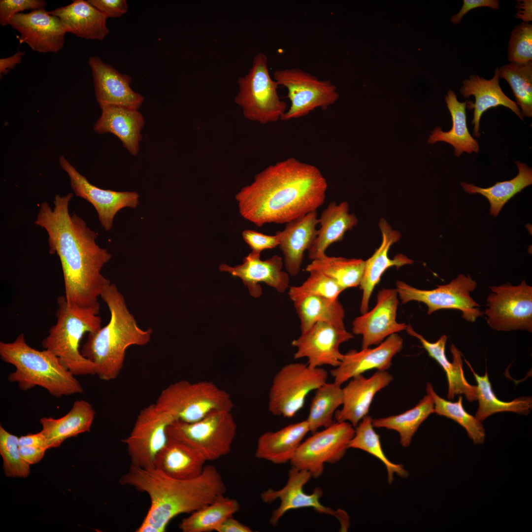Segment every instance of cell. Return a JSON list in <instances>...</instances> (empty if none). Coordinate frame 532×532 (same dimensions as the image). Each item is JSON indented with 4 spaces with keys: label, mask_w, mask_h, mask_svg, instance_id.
<instances>
[{
    "label": "cell",
    "mask_w": 532,
    "mask_h": 532,
    "mask_svg": "<svg viewBox=\"0 0 532 532\" xmlns=\"http://www.w3.org/2000/svg\"><path fill=\"white\" fill-rule=\"evenodd\" d=\"M73 194H57L51 208L41 203L34 224L47 232L49 252L56 254L63 273L65 297L72 304L99 312V298L110 283L101 274L111 255L96 242V233L76 214L69 213Z\"/></svg>",
    "instance_id": "obj_1"
},
{
    "label": "cell",
    "mask_w": 532,
    "mask_h": 532,
    "mask_svg": "<svg viewBox=\"0 0 532 532\" xmlns=\"http://www.w3.org/2000/svg\"><path fill=\"white\" fill-rule=\"evenodd\" d=\"M328 186L318 167L290 157L257 173L235 198L240 215L256 226L286 224L316 211Z\"/></svg>",
    "instance_id": "obj_2"
},
{
    "label": "cell",
    "mask_w": 532,
    "mask_h": 532,
    "mask_svg": "<svg viewBox=\"0 0 532 532\" xmlns=\"http://www.w3.org/2000/svg\"><path fill=\"white\" fill-rule=\"evenodd\" d=\"M121 485L145 492L151 504L143 522L157 532H164L176 516L192 513L213 502L226 491L223 478L216 467L205 466L202 473L190 479L170 477L155 467L131 465L120 479Z\"/></svg>",
    "instance_id": "obj_3"
},
{
    "label": "cell",
    "mask_w": 532,
    "mask_h": 532,
    "mask_svg": "<svg viewBox=\"0 0 532 532\" xmlns=\"http://www.w3.org/2000/svg\"><path fill=\"white\" fill-rule=\"evenodd\" d=\"M100 297L109 309L110 320L105 326L88 333L81 352L95 365L96 375L101 380L109 381L119 375L127 349L132 345L149 343L153 331L150 328L143 330L138 326L115 284L109 283Z\"/></svg>",
    "instance_id": "obj_4"
},
{
    "label": "cell",
    "mask_w": 532,
    "mask_h": 532,
    "mask_svg": "<svg viewBox=\"0 0 532 532\" xmlns=\"http://www.w3.org/2000/svg\"><path fill=\"white\" fill-rule=\"evenodd\" d=\"M0 357L15 370L8 376L10 382L28 391L36 386L56 398L83 392L79 381L50 351L36 350L27 343L23 333L11 342H0Z\"/></svg>",
    "instance_id": "obj_5"
},
{
    "label": "cell",
    "mask_w": 532,
    "mask_h": 532,
    "mask_svg": "<svg viewBox=\"0 0 532 532\" xmlns=\"http://www.w3.org/2000/svg\"><path fill=\"white\" fill-rule=\"evenodd\" d=\"M57 303V321L42 341L43 348L57 356L74 375H96L95 365L82 355L79 347L86 333L101 327L99 312L70 304L64 295L58 298Z\"/></svg>",
    "instance_id": "obj_6"
},
{
    "label": "cell",
    "mask_w": 532,
    "mask_h": 532,
    "mask_svg": "<svg viewBox=\"0 0 532 532\" xmlns=\"http://www.w3.org/2000/svg\"><path fill=\"white\" fill-rule=\"evenodd\" d=\"M154 404L174 421L187 423L198 421L214 411H232L233 407L229 394L212 382L185 380L165 388Z\"/></svg>",
    "instance_id": "obj_7"
},
{
    "label": "cell",
    "mask_w": 532,
    "mask_h": 532,
    "mask_svg": "<svg viewBox=\"0 0 532 532\" xmlns=\"http://www.w3.org/2000/svg\"><path fill=\"white\" fill-rule=\"evenodd\" d=\"M237 82L239 90L234 100L245 118L262 124L281 120L287 105L278 94V85L270 77L265 53L255 56L248 72Z\"/></svg>",
    "instance_id": "obj_8"
},
{
    "label": "cell",
    "mask_w": 532,
    "mask_h": 532,
    "mask_svg": "<svg viewBox=\"0 0 532 532\" xmlns=\"http://www.w3.org/2000/svg\"><path fill=\"white\" fill-rule=\"evenodd\" d=\"M231 412L214 411L193 423L174 421L167 427V437L188 445L206 461L217 460L230 452L236 435Z\"/></svg>",
    "instance_id": "obj_9"
},
{
    "label": "cell",
    "mask_w": 532,
    "mask_h": 532,
    "mask_svg": "<svg viewBox=\"0 0 532 532\" xmlns=\"http://www.w3.org/2000/svg\"><path fill=\"white\" fill-rule=\"evenodd\" d=\"M327 371L307 364L292 363L274 375L268 395L269 411L275 416L290 418L304 406L308 395L327 382Z\"/></svg>",
    "instance_id": "obj_10"
},
{
    "label": "cell",
    "mask_w": 532,
    "mask_h": 532,
    "mask_svg": "<svg viewBox=\"0 0 532 532\" xmlns=\"http://www.w3.org/2000/svg\"><path fill=\"white\" fill-rule=\"evenodd\" d=\"M273 79L287 90L290 106L281 118L289 121L305 116L320 108L327 110L339 98L336 86L327 79L316 76L299 68L278 69Z\"/></svg>",
    "instance_id": "obj_11"
},
{
    "label": "cell",
    "mask_w": 532,
    "mask_h": 532,
    "mask_svg": "<svg viewBox=\"0 0 532 532\" xmlns=\"http://www.w3.org/2000/svg\"><path fill=\"white\" fill-rule=\"evenodd\" d=\"M476 287V282L469 275L460 274L449 283L432 290L419 289L399 280L396 289L402 304L410 301L423 302L429 315L440 309L459 310L464 319L474 322L483 314L480 305L470 296Z\"/></svg>",
    "instance_id": "obj_12"
},
{
    "label": "cell",
    "mask_w": 532,
    "mask_h": 532,
    "mask_svg": "<svg viewBox=\"0 0 532 532\" xmlns=\"http://www.w3.org/2000/svg\"><path fill=\"white\" fill-rule=\"evenodd\" d=\"M484 311L489 326L498 331L532 332V287L525 280L490 287Z\"/></svg>",
    "instance_id": "obj_13"
},
{
    "label": "cell",
    "mask_w": 532,
    "mask_h": 532,
    "mask_svg": "<svg viewBox=\"0 0 532 532\" xmlns=\"http://www.w3.org/2000/svg\"><path fill=\"white\" fill-rule=\"evenodd\" d=\"M354 434L350 423L338 421L313 433L299 445L290 462L292 466L308 471L312 477H319L326 463L334 464L343 458Z\"/></svg>",
    "instance_id": "obj_14"
},
{
    "label": "cell",
    "mask_w": 532,
    "mask_h": 532,
    "mask_svg": "<svg viewBox=\"0 0 532 532\" xmlns=\"http://www.w3.org/2000/svg\"><path fill=\"white\" fill-rule=\"evenodd\" d=\"M174 421L158 410L154 403L141 409L129 435L124 439L131 465L154 467L155 458L167 440L166 430Z\"/></svg>",
    "instance_id": "obj_15"
},
{
    "label": "cell",
    "mask_w": 532,
    "mask_h": 532,
    "mask_svg": "<svg viewBox=\"0 0 532 532\" xmlns=\"http://www.w3.org/2000/svg\"><path fill=\"white\" fill-rule=\"evenodd\" d=\"M354 336L345 328L318 322L293 340L291 344L297 348L295 359H307V365L312 368L324 365L337 366L343 358L340 345Z\"/></svg>",
    "instance_id": "obj_16"
},
{
    "label": "cell",
    "mask_w": 532,
    "mask_h": 532,
    "mask_svg": "<svg viewBox=\"0 0 532 532\" xmlns=\"http://www.w3.org/2000/svg\"><path fill=\"white\" fill-rule=\"evenodd\" d=\"M312 477L307 471L292 466L289 471L286 484L278 490L269 489L261 495L262 500L266 503L272 502L277 499L280 500L278 507L272 512L269 522L276 526L285 513L291 509L311 507L317 512L336 517L342 522L347 520V516L342 511H334L326 507L320 501L323 492L322 490L316 488L311 494L305 493L303 486Z\"/></svg>",
    "instance_id": "obj_17"
},
{
    "label": "cell",
    "mask_w": 532,
    "mask_h": 532,
    "mask_svg": "<svg viewBox=\"0 0 532 532\" xmlns=\"http://www.w3.org/2000/svg\"><path fill=\"white\" fill-rule=\"evenodd\" d=\"M61 167L67 173L75 195L91 203L96 209L101 225L106 231L113 227L115 215L121 209L135 208L139 195L135 192H117L103 190L91 184L62 155L59 158Z\"/></svg>",
    "instance_id": "obj_18"
},
{
    "label": "cell",
    "mask_w": 532,
    "mask_h": 532,
    "mask_svg": "<svg viewBox=\"0 0 532 532\" xmlns=\"http://www.w3.org/2000/svg\"><path fill=\"white\" fill-rule=\"evenodd\" d=\"M399 296L396 289L382 288L375 306L353 321L352 332L362 336V349L377 345L394 333L405 330L406 324L397 321Z\"/></svg>",
    "instance_id": "obj_19"
},
{
    "label": "cell",
    "mask_w": 532,
    "mask_h": 532,
    "mask_svg": "<svg viewBox=\"0 0 532 532\" xmlns=\"http://www.w3.org/2000/svg\"><path fill=\"white\" fill-rule=\"evenodd\" d=\"M10 25L20 33L19 44L26 43L34 52L56 53L64 47L66 32L60 19L44 8L18 13Z\"/></svg>",
    "instance_id": "obj_20"
},
{
    "label": "cell",
    "mask_w": 532,
    "mask_h": 532,
    "mask_svg": "<svg viewBox=\"0 0 532 532\" xmlns=\"http://www.w3.org/2000/svg\"><path fill=\"white\" fill-rule=\"evenodd\" d=\"M403 344L402 338L398 333H394L374 348L348 351L343 354L339 365L330 371L334 382L341 385L373 369L387 371L392 366L394 357L402 350Z\"/></svg>",
    "instance_id": "obj_21"
},
{
    "label": "cell",
    "mask_w": 532,
    "mask_h": 532,
    "mask_svg": "<svg viewBox=\"0 0 532 532\" xmlns=\"http://www.w3.org/2000/svg\"><path fill=\"white\" fill-rule=\"evenodd\" d=\"M260 257L261 254L251 252L243 258L242 264L232 267L223 264L219 269L222 272H227L240 278L248 288L250 294L255 298L262 295L259 284L262 282L279 293L285 292L289 288V278L288 272L282 270V258L274 255L262 260Z\"/></svg>",
    "instance_id": "obj_22"
},
{
    "label": "cell",
    "mask_w": 532,
    "mask_h": 532,
    "mask_svg": "<svg viewBox=\"0 0 532 532\" xmlns=\"http://www.w3.org/2000/svg\"><path fill=\"white\" fill-rule=\"evenodd\" d=\"M91 68L96 97L100 106L112 105L138 110L144 98L130 87L131 77L122 74L98 56H91Z\"/></svg>",
    "instance_id": "obj_23"
},
{
    "label": "cell",
    "mask_w": 532,
    "mask_h": 532,
    "mask_svg": "<svg viewBox=\"0 0 532 532\" xmlns=\"http://www.w3.org/2000/svg\"><path fill=\"white\" fill-rule=\"evenodd\" d=\"M393 380V376L387 371L379 370L368 378L361 374L351 379L342 388V407L335 412L336 421L348 422L355 428L367 415L376 393Z\"/></svg>",
    "instance_id": "obj_24"
},
{
    "label": "cell",
    "mask_w": 532,
    "mask_h": 532,
    "mask_svg": "<svg viewBox=\"0 0 532 532\" xmlns=\"http://www.w3.org/2000/svg\"><path fill=\"white\" fill-rule=\"evenodd\" d=\"M379 227L382 234L381 244L374 254L365 261L364 271L359 286L362 291L360 309L362 314L368 311L373 291L387 269L392 266L399 268L404 265H411L414 262L401 254L397 255L393 259L389 258L388 252L390 247L399 240L401 235L398 231L393 230L383 218L380 220Z\"/></svg>",
    "instance_id": "obj_25"
},
{
    "label": "cell",
    "mask_w": 532,
    "mask_h": 532,
    "mask_svg": "<svg viewBox=\"0 0 532 532\" xmlns=\"http://www.w3.org/2000/svg\"><path fill=\"white\" fill-rule=\"evenodd\" d=\"M499 68H496L494 76L491 79H486L478 75L472 74L468 79L462 81L460 89L461 95L465 98L474 96L475 102H467L466 107L474 109L471 124L474 125L473 135L479 137L480 120L484 112L492 107L503 106L514 112L521 120L524 117L515 101L509 99L502 91L499 84Z\"/></svg>",
    "instance_id": "obj_26"
},
{
    "label": "cell",
    "mask_w": 532,
    "mask_h": 532,
    "mask_svg": "<svg viewBox=\"0 0 532 532\" xmlns=\"http://www.w3.org/2000/svg\"><path fill=\"white\" fill-rule=\"evenodd\" d=\"M318 224L315 211L286 223L284 230L275 233L279 236L278 246L290 275L295 276L300 272L304 253L310 249L317 236L316 227Z\"/></svg>",
    "instance_id": "obj_27"
},
{
    "label": "cell",
    "mask_w": 532,
    "mask_h": 532,
    "mask_svg": "<svg viewBox=\"0 0 532 532\" xmlns=\"http://www.w3.org/2000/svg\"><path fill=\"white\" fill-rule=\"evenodd\" d=\"M405 331L410 335L417 338L429 356L435 360L445 371L448 382L447 398L453 400L455 396L464 395L469 402L477 400L476 386L470 384L465 378L463 367L462 353L454 345L450 346L453 362H450L445 354L447 336L443 334L434 342L426 340L416 332L410 325Z\"/></svg>",
    "instance_id": "obj_28"
},
{
    "label": "cell",
    "mask_w": 532,
    "mask_h": 532,
    "mask_svg": "<svg viewBox=\"0 0 532 532\" xmlns=\"http://www.w3.org/2000/svg\"><path fill=\"white\" fill-rule=\"evenodd\" d=\"M100 107L101 114L94 125V131L101 134H114L132 155H137L145 123L141 113L138 110L120 106L105 105Z\"/></svg>",
    "instance_id": "obj_29"
},
{
    "label": "cell",
    "mask_w": 532,
    "mask_h": 532,
    "mask_svg": "<svg viewBox=\"0 0 532 532\" xmlns=\"http://www.w3.org/2000/svg\"><path fill=\"white\" fill-rule=\"evenodd\" d=\"M49 12L60 19L66 33L78 37L101 41L109 33L107 18L88 0H74Z\"/></svg>",
    "instance_id": "obj_30"
},
{
    "label": "cell",
    "mask_w": 532,
    "mask_h": 532,
    "mask_svg": "<svg viewBox=\"0 0 532 532\" xmlns=\"http://www.w3.org/2000/svg\"><path fill=\"white\" fill-rule=\"evenodd\" d=\"M358 222L356 215L349 213L346 201L339 204L334 201L330 202L319 219L320 228L308 250L309 258L312 261L326 256L327 248L333 243L342 240L345 233L355 226Z\"/></svg>",
    "instance_id": "obj_31"
},
{
    "label": "cell",
    "mask_w": 532,
    "mask_h": 532,
    "mask_svg": "<svg viewBox=\"0 0 532 532\" xmlns=\"http://www.w3.org/2000/svg\"><path fill=\"white\" fill-rule=\"evenodd\" d=\"M309 432L305 420L275 432H266L258 438L255 457L275 464L290 462Z\"/></svg>",
    "instance_id": "obj_32"
},
{
    "label": "cell",
    "mask_w": 532,
    "mask_h": 532,
    "mask_svg": "<svg viewBox=\"0 0 532 532\" xmlns=\"http://www.w3.org/2000/svg\"><path fill=\"white\" fill-rule=\"evenodd\" d=\"M96 412L88 401L80 399L74 402L69 411L58 419L43 417L40 419L41 432L48 441L50 448H56L67 438L89 432Z\"/></svg>",
    "instance_id": "obj_33"
},
{
    "label": "cell",
    "mask_w": 532,
    "mask_h": 532,
    "mask_svg": "<svg viewBox=\"0 0 532 532\" xmlns=\"http://www.w3.org/2000/svg\"><path fill=\"white\" fill-rule=\"evenodd\" d=\"M206 462L188 445L167 437L166 444L155 458L154 467L176 479H190L202 473Z\"/></svg>",
    "instance_id": "obj_34"
},
{
    "label": "cell",
    "mask_w": 532,
    "mask_h": 532,
    "mask_svg": "<svg viewBox=\"0 0 532 532\" xmlns=\"http://www.w3.org/2000/svg\"><path fill=\"white\" fill-rule=\"evenodd\" d=\"M447 106L450 113L452 127L448 132H443L437 127L431 133L428 142L433 144L437 141L449 143L454 148V155L460 157L464 152L471 154L479 151V145L468 131L466 124V107L467 101L460 102L457 95L449 90L445 98Z\"/></svg>",
    "instance_id": "obj_35"
},
{
    "label": "cell",
    "mask_w": 532,
    "mask_h": 532,
    "mask_svg": "<svg viewBox=\"0 0 532 532\" xmlns=\"http://www.w3.org/2000/svg\"><path fill=\"white\" fill-rule=\"evenodd\" d=\"M518 174L513 178L501 182L488 188H481L473 184L464 182L461 185L465 191L470 194H479L488 200L490 213L496 217L505 204L516 194L532 184V169L527 165L519 161L515 162Z\"/></svg>",
    "instance_id": "obj_36"
},
{
    "label": "cell",
    "mask_w": 532,
    "mask_h": 532,
    "mask_svg": "<svg viewBox=\"0 0 532 532\" xmlns=\"http://www.w3.org/2000/svg\"><path fill=\"white\" fill-rule=\"evenodd\" d=\"M300 322L301 332H304L318 322L345 328V312L338 299L309 296L293 301Z\"/></svg>",
    "instance_id": "obj_37"
},
{
    "label": "cell",
    "mask_w": 532,
    "mask_h": 532,
    "mask_svg": "<svg viewBox=\"0 0 532 532\" xmlns=\"http://www.w3.org/2000/svg\"><path fill=\"white\" fill-rule=\"evenodd\" d=\"M466 364L472 371L477 382L476 395L478 407L475 417L482 422L489 416L500 412H513L528 415L532 408V399L530 397L516 398L510 401H504L498 399L494 393L489 380L488 372L480 376L477 374L468 362Z\"/></svg>",
    "instance_id": "obj_38"
},
{
    "label": "cell",
    "mask_w": 532,
    "mask_h": 532,
    "mask_svg": "<svg viewBox=\"0 0 532 532\" xmlns=\"http://www.w3.org/2000/svg\"><path fill=\"white\" fill-rule=\"evenodd\" d=\"M434 413V402L432 397L427 394L411 409L395 415L372 419L374 428H384L397 432L400 443L404 447H408L413 436L423 423Z\"/></svg>",
    "instance_id": "obj_39"
},
{
    "label": "cell",
    "mask_w": 532,
    "mask_h": 532,
    "mask_svg": "<svg viewBox=\"0 0 532 532\" xmlns=\"http://www.w3.org/2000/svg\"><path fill=\"white\" fill-rule=\"evenodd\" d=\"M239 509L236 499L223 495L184 518L179 527L183 532L216 531L225 520Z\"/></svg>",
    "instance_id": "obj_40"
},
{
    "label": "cell",
    "mask_w": 532,
    "mask_h": 532,
    "mask_svg": "<svg viewBox=\"0 0 532 532\" xmlns=\"http://www.w3.org/2000/svg\"><path fill=\"white\" fill-rule=\"evenodd\" d=\"M335 382H326L315 391L306 419L312 433L323 427L327 428L334 422L333 417L343 403V389Z\"/></svg>",
    "instance_id": "obj_41"
},
{
    "label": "cell",
    "mask_w": 532,
    "mask_h": 532,
    "mask_svg": "<svg viewBox=\"0 0 532 532\" xmlns=\"http://www.w3.org/2000/svg\"><path fill=\"white\" fill-rule=\"evenodd\" d=\"M365 261L341 257H325L311 261L305 270H316L336 282L344 290L359 286Z\"/></svg>",
    "instance_id": "obj_42"
},
{
    "label": "cell",
    "mask_w": 532,
    "mask_h": 532,
    "mask_svg": "<svg viewBox=\"0 0 532 532\" xmlns=\"http://www.w3.org/2000/svg\"><path fill=\"white\" fill-rule=\"evenodd\" d=\"M372 419L367 415L355 428V434L349 443V448L362 450L379 460L386 467L389 483H392L395 474L401 478H406L409 473L403 466L392 462L384 453L380 436L374 430Z\"/></svg>",
    "instance_id": "obj_43"
},
{
    "label": "cell",
    "mask_w": 532,
    "mask_h": 532,
    "mask_svg": "<svg viewBox=\"0 0 532 532\" xmlns=\"http://www.w3.org/2000/svg\"><path fill=\"white\" fill-rule=\"evenodd\" d=\"M426 392L433 399L434 413L445 416L458 423L466 430L474 444L483 443L485 438V428L481 421L464 409L462 396H460L455 402L446 400L436 393L430 383L427 384Z\"/></svg>",
    "instance_id": "obj_44"
},
{
    "label": "cell",
    "mask_w": 532,
    "mask_h": 532,
    "mask_svg": "<svg viewBox=\"0 0 532 532\" xmlns=\"http://www.w3.org/2000/svg\"><path fill=\"white\" fill-rule=\"evenodd\" d=\"M499 68V78L509 84L522 116L532 117V61L510 63Z\"/></svg>",
    "instance_id": "obj_45"
},
{
    "label": "cell",
    "mask_w": 532,
    "mask_h": 532,
    "mask_svg": "<svg viewBox=\"0 0 532 532\" xmlns=\"http://www.w3.org/2000/svg\"><path fill=\"white\" fill-rule=\"evenodd\" d=\"M308 272L309 276L301 285L289 288L288 294L293 301L309 296L335 299L344 290L334 280L320 272L311 270Z\"/></svg>",
    "instance_id": "obj_46"
},
{
    "label": "cell",
    "mask_w": 532,
    "mask_h": 532,
    "mask_svg": "<svg viewBox=\"0 0 532 532\" xmlns=\"http://www.w3.org/2000/svg\"><path fill=\"white\" fill-rule=\"evenodd\" d=\"M18 439L0 426V454L4 473L7 477L25 478L30 474V465L20 454Z\"/></svg>",
    "instance_id": "obj_47"
},
{
    "label": "cell",
    "mask_w": 532,
    "mask_h": 532,
    "mask_svg": "<svg viewBox=\"0 0 532 532\" xmlns=\"http://www.w3.org/2000/svg\"><path fill=\"white\" fill-rule=\"evenodd\" d=\"M508 60L523 64L532 61V24L522 22L512 31L509 40Z\"/></svg>",
    "instance_id": "obj_48"
},
{
    "label": "cell",
    "mask_w": 532,
    "mask_h": 532,
    "mask_svg": "<svg viewBox=\"0 0 532 532\" xmlns=\"http://www.w3.org/2000/svg\"><path fill=\"white\" fill-rule=\"evenodd\" d=\"M46 4L43 0H0V25H9L11 19L20 12L44 8Z\"/></svg>",
    "instance_id": "obj_49"
},
{
    "label": "cell",
    "mask_w": 532,
    "mask_h": 532,
    "mask_svg": "<svg viewBox=\"0 0 532 532\" xmlns=\"http://www.w3.org/2000/svg\"><path fill=\"white\" fill-rule=\"evenodd\" d=\"M245 242L252 252L260 253L265 250L271 249L278 246L280 243L279 235H266L254 230H246L242 233Z\"/></svg>",
    "instance_id": "obj_50"
},
{
    "label": "cell",
    "mask_w": 532,
    "mask_h": 532,
    "mask_svg": "<svg viewBox=\"0 0 532 532\" xmlns=\"http://www.w3.org/2000/svg\"><path fill=\"white\" fill-rule=\"evenodd\" d=\"M88 2L107 18L119 17L128 11L126 0H88Z\"/></svg>",
    "instance_id": "obj_51"
},
{
    "label": "cell",
    "mask_w": 532,
    "mask_h": 532,
    "mask_svg": "<svg viewBox=\"0 0 532 532\" xmlns=\"http://www.w3.org/2000/svg\"><path fill=\"white\" fill-rule=\"evenodd\" d=\"M481 7L498 9L499 7V2L498 0H464L461 10L451 17V21L455 25H458L468 12Z\"/></svg>",
    "instance_id": "obj_52"
},
{
    "label": "cell",
    "mask_w": 532,
    "mask_h": 532,
    "mask_svg": "<svg viewBox=\"0 0 532 532\" xmlns=\"http://www.w3.org/2000/svg\"><path fill=\"white\" fill-rule=\"evenodd\" d=\"M47 450L40 447L19 446V451L22 457L29 465L38 463L43 458Z\"/></svg>",
    "instance_id": "obj_53"
},
{
    "label": "cell",
    "mask_w": 532,
    "mask_h": 532,
    "mask_svg": "<svg viewBox=\"0 0 532 532\" xmlns=\"http://www.w3.org/2000/svg\"><path fill=\"white\" fill-rule=\"evenodd\" d=\"M19 446H34L50 449L47 440L41 432L34 434H29L19 437Z\"/></svg>",
    "instance_id": "obj_54"
},
{
    "label": "cell",
    "mask_w": 532,
    "mask_h": 532,
    "mask_svg": "<svg viewBox=\"0 0 532 532\" xmlns=\"http://www.w3.org/2000/svg\"><path fill=\"white\" fill-rule=\"evenodd\" d=\"M217 532H251L252 529L231 516L225 520L216 530Z\"/></svg>",
    "instance_id": "obj_55"
},
{
    "label": "cell",
    "mask_w": 532,
    "mask_h": 532,
    "mask_svg": "<svg viewBox=\"0 0 532 532\" xmlns=\"http://www.w3.org/2000/svg\"><path fill=\"white\" fill-rule=\"evenodd\" d=\"M25 53L18 51L13 55L0 59V76L8 74L11 69H14L16 65L21 63Z\"/></svg>",
    "instance_id": "obj_56"
},
{
    "label": "cell",
    "mask_w": 532,
    "mask_h": 532,
    "mask_svg": "<svg viewBox=\"0 0 532 532\" xmlns=\"http://www.w3.org/2000/svg\"><path fill=\"white\" fill-rule=\"evenodd\" d=\"M516 8L517 9L515 15L516 18L525 23H530L532 21V0H518Z\"/></svg>",
    "instance_id": "obj_57"
}]
</instances>
